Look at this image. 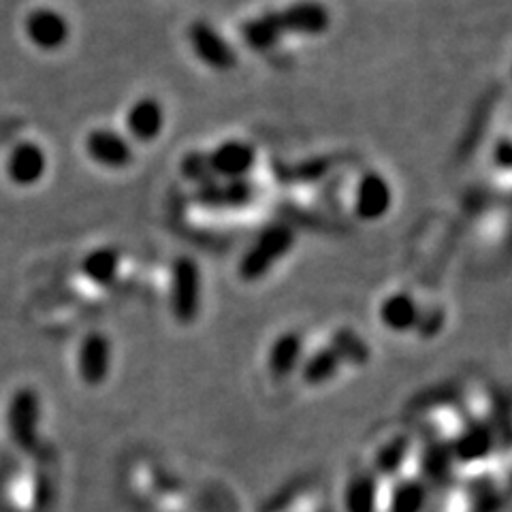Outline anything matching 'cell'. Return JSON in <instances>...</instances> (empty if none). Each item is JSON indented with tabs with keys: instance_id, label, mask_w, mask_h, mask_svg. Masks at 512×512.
Listing matches in <instances>:
<instances>
[{
	"instance_id": "cell-10",
	"label": "cell",
	"mask_w": 512,
	"mask_h": 512,
	"mask_svg": "<svg viewBox=\"0 0 512 512\" xmlns=\"http://www.w3.org/2000/svg\"><path fill=\"white\" fill-rule=\"evenodd\" d=\"M205 158L212 180H242L256 165V150L244 139H227L205 152Z\"/></svg>"
},
{
	"instance_id": "cell-4",
	"label": "cell",
	"mask_w": 512,
	"mask_h": 512,
	"mask_svg": "<svg viewBox=\"0 0 512 512\" xmlns=\"http://www.w3.org/2000/svg\"><path fill=\"white\" fill-rule=\"evenodd\" d=\"M267 15L282 39L286 35L320 37L331 28V11L320 0H295L286 7L269 9Z\"/></svg>"
},
{
	"instance_id": "cell-12",
	"label": "cell",
	"mask_w": 512,
	"mask_h": 512,
	"mask_svg": "<svg viewBox=\"0 0 512 512\" xmlns=\"http://www.w3.org/2000/svg\"><path fill=\"white\" fill-rule=\"evenodd\" d=\"M355 214L365 222L382 220L393 207L391 182L380 171L363 173L355 188Z\"/></svg>"
},
{
	"instance_id": "cell-24",
	"label": "cell",
	"mask_w": 512,
	"mask_h": 512,
	"mask_svg": "<svg viewBox=\"0 0 512 512\" xmlns=\"http://www.w3.org/2000/svg\"><path fill=\"white\" fill-rule=\"evenodd\" d=\"M182 175L186 180H192L197 186L210 182L212 173L210 167H207V158L205 152H190L182 158Z\"/></svg>"
},
{
	"instance_id": "cell-13",
	"label": "cell",
	"mask_w": 512,
	"mask_h": 512,
	"mask_svg": "<svg viewBox=\"0 0 512 512\" xmlns=\"http://www.w3.org/2000/svg\"><path fill=\"white\" fill-rule=\"evenodd\" d=\"M167 114L156 96H141L126 111V137L137 143H152L165 131Z\"/></svg>"
},
{
	"instance_id": "cell-23",
	"label": "cell",
	"mask_w": 512,
	"mask_h": 512,
	"mask_svg": "<svg viewBox=\"0 0 512 512\" xmlns=\"http://www.w3.org/2000/svg\"><path fill=\"white\" fill-rule=\"evenodd\" d=\"M329 344L340 352L344 365L361 367L372 357L370 346H367V342L361 338V335L355 333L352 329H340L338 333L333 335Z\"/></svg>"
},
{
	"instance_id": "cell-2",
	"label": "cell",
	"mask_w": 512,
	"mask_h": 512,
	"mask_svg": "<svg viewBox=\"0 0 512 512\" xmlns=\"http://www.w3.org/2000/svg\"><path fill=\"white\" fill-rule=\"evenodd\" d=\"M41 397L32 387H22L15 391L7 404V434L11 444L22 453H37L41 446Z\"/></svg>"
},
{
	"instance_id": "cell-21",
	"label": "cell",
	"mask_w": 512,
	"mask_h": 512,
	"mask_svg": "<svg viewBox=\"0 0 512 512\" xmlns=\"http://www.w3.org/2000/svg\"><path fill=\"white\" fill-rule=\"evenodd\" d=\"M427 506V489L419 478L397 480L387 500V512H423Z\"/></svg>"
},
{
	"instance_id": "cell-5",
	"label": "cell",
	"mask_w": 512,
	"mask_h": 512,
	"mask_svg": "<svg viewBox=\"0 0 512 512\" xmlns=\"http://www.w3.org/2000/svg\"><path fill=\"white\" fill-rule=\"evenodd\" d=\"M186 39L192 54L210 71L231 73L237 67L239 58L233 43L212 22L195 20L186 30Z\"/></svg>"
},
{
	"instance_id": "cell-22",
	"label": "cell",
	"mask_w": 512,
	"mask_h": 512,
	"mask_svg": "<svg viewBox=\"0 0 512 512\" xmlns=\"http://www.w3.org/2000/svg\"><path fill=\"white\" fill-rule=\"evenodd\" d=\"M410 455V444L406 438L397 436L391 438L389 442H384L378 453L374 455V476L376 478H384V476H395L402 466L406 463Z\"/></svg>"
},
{
	"instance_id": "cell-15",
	"label": "cell",
	"mask_w": 512,
	"mask_h": 512,
	"mask_svg": "<svg viewBox=\"0 0 512 512\" xmlns=\"http://www.w3.org/2000/svg\"><path fill=\"white\" fill-rule=\"evenodd\" d=\"M378 318L384 329L397 335L423 327V310L410 293H391L384 297L378 308Z\"/></svg>"
},
{
	"instance_id": "cell-8",
	"label": "cell",
	"mask_w": 512,
	"mask_h": 512,
	"mask_svg": "<svg viewBox=\"0 0 512 512\" xmlns=\"http://www.w3.org/2000/svg\"><path fill=\"white\" fill-rule=\"evenodd\" d=\"M84 150L94 165H99L103 169H111V171H120V169L131 167L135 160L133 141L128 139L124 133L116 131V128H109V126L92 128V131L86 135Z\"/></svg>"
},
{
	"instance_id": "cell-16",
	"label": "cell",
	"mask_w": 512,
	"mask_h": 512,
	"mask_svg": "<svg viewBox=\"0 0 512 512\" xmlns=\"http://www.w3.org/2000/svg\"><path fill=\"white\" fill-rule=\"evenodd\" d=\"M493 451V434L485 423H468L459 429L451 444V457L459 463H474Z\"/></svg>"
},
{
	"instance_id": "cell-6",
	"label": "cell",
	"mask_w": 512,
	"mask_h": 512,
	"mask_svg": "<svg viewBox=\"0 0 512 512\" xmlns=\"http://www.w3.org/2000/svg\"><path fill=\"white\" fill-rule=\"evenodd\" d=\"M26 41L39 52H58L71 41V22L56 7H35L26 13L24 24Z\"/></svg>"
},
{
	"instance_id": "cell-11",
	"label": "cell",
	"mask_w": 512,
	"mask_h": 512,
	"mask_svg": "<svg viewBox=\"0 0 512 512\" xmlns=\"http://www.w3.org/2000/svg\"><path fill=\"white\" fill-rule=\"evenodd\" d=\"M256 197V186L250 178L242 180H210L195 190V199L205 210L231 212L244 210Z\"/></svg>"
},
{
	"instance_id": "cell-7",
	"label": "cell",
	"mask_w": 512,
	"mask_h": 512,
	"mask_svg": "<svg viewBox=\"0 0 512 512\" xmlns=\"http://www.w3.org/2000/svg\"><path fill=\"white\" fill-rule=\"evenodd\" d=\"M111 365H114V346L103 331H90L86 333L77 348V376L86 387L96 389L107 382L111 374Z\"/></svg>"
},
{
	"instance_id": "cell-20",
	"label": "cell",
	"mask_w": 512,
	"mask_h": 512,
	"mask_svg": "<svg viewBox=\"0 0 512 512\" xmlns=\"http://www.w3.org/2000/svg\"><path fill=\"white\" fill-rule=\"evenodd\" d=\"M242 39L256 54H267L282 43V35L271 22L267 11L254 15V18L242 24Z\"/></svg>"
},
{
	"instance_id": "cell-9",
	"label": "cell",
	"mask_w": 512,
	"mask_h": 512,
	"mask_svg": "<svg viewBox=\"0 0 512 512\" xmlns=\"http://www.w3.org/2000/svg\"><path fill=\"white\" fill-rule=\"evenodd\" d=\"M50 169V158L39 141L24 139L9 150L5 158L7 180L18 188H32L43 182Z\"/></svg>"
},
{
	"instance_id": "cell-19",
	"label": "cell",
	"mask_w": 512,
	"mask_h": 512,
	"mask_svg": "<svg viewBox=\"0 0 512 512\" xmlns=\"http://www.w3.org/2000/svg\"><path fill=\"white\" fill-rule=\"evenodd\" d=\"M346 512H378V478L372 472L350 476L344 487Z\"/></svg>"
},
{
	"instance_id": "cell-25",
	"label": "cell",
	"mask_w": 512,
	"mask_h": 512,
	"mask_svg": "<svg viewBox=\"0 0 512 512\" xmlns=\"http://www.w3.org/2000/svg\"><path fill=\"white\" fill-rule=\"evenodd\" d=\"M493 163H495V167H500L504 171L510 169V165H512V148H510V139L508 137H502L498 143H495Z\"/></svg>"
},
{
	"instance_id": "cell-18",
	"label": "cell",
	"mask_w": 512,
	"mask_h": 512,
	"mask_svg": "<svg viewBox=\"0 0 512 512\" xmlns=\"http://www.w3.org/2000/svg\"><path fill=\"white\" fill-rule=\"evenodd\" d=\"M120 261V252L114 246H99L84 256L79 269H82V276L88 282L96 286H109L118 276Z\"/></svg>"
},
{
	"instance_id": "cell-17",
	"label": "cell",
	"mask_w": 512,
	"mask_h": 512,
	"mask_svg": "<svg viewBox=\"0 0 512 512\" xmlns=\"http://www.w3.org/2000/svg\"><path fill=\"white\" fill-rule=\"evenodd\" d=\"M342 367H344V361L340 357V352L331 344H327L306 355V359H303L299 367V376H301V382L308 384V387H325V384H329L335 376L340 374Z\"/></svg>"
},
{
	"instance_id": "cell-1",
	"label": "cell",
	"mask_w": 512,
	"mask_h": 512,
	"mask_svg": "<svg viewBox=\"0 0 512 512\" xmlns=\"http://www.w3.org/2000/svg\"><path fill=\"white\" fill-rule=\"evenodd\" d=\"M295 231L284 222H274L265 227L237 265L239 278L244 282H259L274 269L284 256L295 248Z\"/></svg>"
},
{
	"instance_id": "cell-3",
	"label": "cell",
	"mask_w": 512,
	"mask_h": 512,
	"mask_svg": "<svg viewBox=\"0 0 512 512\" xmlns=\"http://www.w3.org/2000/svg\"><path fill=\"white\" fill-rule=\"evenodd\" d=\"M201 267L192 256H178L171 265L169 306L180 325H192L201 314Z\"/></svg>"
},
{
	"instance_id": "cell-14",
	"label": "cell",
	"mask_w": 512,
	"mask_h": 512,
	"mask_svg": "<svg viewBox=\"0 0 512 512\" xmlns=\"http://www.w3.org/2000/svg\"><path fill=\"white\" fill-rule=\"evenodd\" d=\"M306 359V342L303 335L295 329L282 331L278 338L269 344L265 365L267 372L274 380H286L291 378Z\"/></svg>"
}]
</instances>
